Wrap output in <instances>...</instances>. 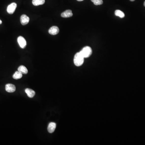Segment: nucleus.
I'll list each match as a JSON object with an SVG mask.
<instances>
[{"instance_id": "f257e3e1", "label": "nucleus", "mask_w": 145, "mask_h": 145, "mask_svg": "<svg viewBox=\"0 0 145 145\" xmlns=\"http://www.w3.org/2000/svg\"><path fill=\"white\" fill-rule=\"evenodd\" d=\"M74 63L75 65L79 67L83 65L84 61V58L80 52L77 53L75 55L74 58Z\"/></svg>"}, {"instance_id": "f03ea898", "label": "nucleus", "mask_w": 145, "mask_h": 145, "mask_svg": "<svg viewBox=\"0 0 145 145\" xmlns=\"http://www.w3.org/2000/svg\"><path fill=\"white\" fill-rule=\"evenodd\" d=\"M79 52L84 57V58H86L89 57L91 55L92 53V51L91 48L87 46L84 47Z\"/></svg>"}, {"instance_id": "7ed1b4c3", "label": "nucleus", "mask_w": 145, "mask_h": 145, "mask_svg": "<svg viewBox=\"0 0 145 145\" xmlns=\"http://www.w3.org/2000/svg\"><path fill=\"white\" fill-rule=\"evenodd\" d=\"M17 4L13 2L8 6L7 8V11L10 14H12L14 13L17 7Z\"/></svg>"}, {"instance_id": "20e7f679", "label": "nucleus", "mask_w": 145, "mask_h": 145, "mask_svg": "<svg viewBox=\"0 0 145 145\" xmlns=\"http://www.w3.org/2000/svg\"><path fill=\"white\" fill-rule=\"evenodd\" d=\"M17 41L21 48H24L26 47L27 43L26 40L25 39L24 37L21 36H19L17 38Z\"/></svg>"}, {"instance_id": "39448f33", "label": "nucleus", "mask_w": 145, "mask_h": 145, "mask_svg": "<svg viewBox=\"0 0 145 145\" xmlns=\"http://www.w3.org/2000/svg\"><path fill=\"white\" fill-rule=\"evenodd\" d=\"M5 90L8 92H14L16 90V87L12 84H7L5 86Z\"/></svg>"}, {"instance_id": "423d86ee", "label": "nucleus", "mask_w": 145, "mask_h": 145, "mask_svg": "<svg viewBox=\"0 0 145 145\" xmlns=\"http://www.w3.org/2000/svg\"><path fill=\"white\" fill-rule=\"evenodd\" d=\"M29 21V18L26 14H23L20 18V21L22 25H26L28 24Z\"/></svg>"}, {"instance_id": "0eeeda50", "label": "nucleus", "mask_w": 145, "mask_h": 145, "mask_svg": "<svg viewBox=\"0 0 145 145\" xmlns=\"http://www.w3.org/2000/svg\"><path fill=\"white\" fill-rule=\"evenodd\" d=\"M59 28L56 26H54L53 27H51L48 30V32L49 34L52 35L57 34L59 33Z\"/></svg>"}, {"instance_id": "6e6552de", "label": "nucleus", "mask_w": 145, "mask_h": 145, "mask_svg": "<svg viewBox=\"0 0 145 145\" xmlns=\"http://www.w3.org/2000/svg\"><path fill=\"white\" fill-rule=\"evenodd\" d=\"M72 11L71 10H67L62 13L61 16L62 17L64 18H67L70 17L72 16Z\"/></svg>"}, {"instance_id": "1a4fd4ad", "label": "nucleus", "mask_w": 145, "mask_h": 145, "mask_svg": "<svg viewBox=\"0 0 145 145\" xmlns=\"http://www.w3.org/2000/svg\"><path fill=\"white\" fill-rule=\"evenodd\" d=\"M56 127V124L55 123H50L48 127V132L50 133H53L55 131Z\"/></svg>"}, {"instance_id": "9d476101", "label": "nucleus", "mask_w": 145, "mask_h": 145, "mask_svg": "<svg viewBox=\"0 0 145 145\" xmlns=\"http://www.w3.org/2000/svg\"><path fill=\"white\" fill-rule=\"evenodd\" d=\"M25 92L27 94L28 96L30 98H32L33 97H34L36 94L34 91L29 88L26 89H25Z\"/></svg>"}, {"instance_id": "9b49d317", "label": "nucleus", "mask_w": 145, "mask_h": 145, "mask_svg": "<svg viewBox=\"0 0 145 145\" xmlns=\"http://www.w3.org/2000/svg\"><path fill=\"white\" fill-rule=\"evenodd\" d=\"M18 71L21 72V73L24 74H26L28 73V70L26 67H25L23 65H21L18 67Z\"/></svg>"}, {"instance_id": "f8f14e48", "label": "nucleus", "mask_w": 145, "mask_h": 145, "mask_svg": "<svg viewBox=\"0 0 145 145\" xmlns=\"http://www.w3.org/2000/svg\"><path fill=\"white\" fill-rule=\"evenodd\" d=\"M45 2V0H33L32 4L34 6L43 5Z\"/></svg>"}, {"instance_id": "ddd939ff", "label": "nucleus", "mask_w": 145, "mask_h": 145, "mask_svg": "<svg viewBox=\"0 0 145 145\" xmlns=\"http://www.w3.org/2000/svg\"><path fill=\"white\" fill-rule=\"evenodd\" d=\"M22 74H23L21 73V72H20L19 71H17L14 72L13 77L15 79H19L22 77Z\"/></svg>"}, {"instance_id": "4468645a", "label": "nucleus", "mask_w": 145, "mask_h": 145, "mask_svg": "<svg viewBox=\"0 0 145 145\" xmlns=\"http://www.w3.org/2000/svg\"><path fill=\"white\" fill-rule=\"evenodd\" d=\"M115 15L120 17V18H123L125 17L124 13L119 10H116L115 11Z\"/></svg>"}, {"instance_id": "2eb2a0df", "label": "nucleus", "mask_w": 145, "mask_h": 145, "mask_svg": "<svg viewBox=\"0 0 145 145\" xmlns=\"http://www.w3.org/2000/svg\"><path fill=\"white\" fill-rule=\"evenodd\" d=\"M96 5H99L102 4V0H91Z\"/></svg>"}, {"instance_id": "dca6fc26", "label": "nucleus", "mask_w": 145, "mask_h": 145, "mask_svg": "<svg viewBox=\"0 0 145 145\" xmlns=\"http://www.w3.org/2000/svg\"><path fill=\"white\" fill-rule=\"evenodd\" d=\"M2 23V21H1V20L0 19V24H1Z\"/></svg>"}, {"instance_id": "f3484780", "label": "nucleus", "mask_w": 145, "mask_h": 145, "mask_svg": "<svg viewBox=\"0 0 145 145\" xmlns=\"http://www.w3.org/2000/svg\"><path fill=\"white\" fill-rule=\"evenodd\" d=\"M77 0L78 1H83V0Z\"/></svg>"}, {"instance_id": "a211bd4d", "label": "nucleus", "mask_w": 145, "mask_h": 145, "mask_svg": "<svg viewBox=\"0 0 145 145\" xmlns=\"http://www.w3.org/2000/svg\"><path fill=\"white\" fill-rule=\"evenodd\" d=\"M131 1H134L135 0H130Z\"/></svg>"}, {"instance_id": "6ab92c4d", "label": "nucleus", "mask_w": 145, "mask_h": 145, "mask_svg": "<svg viewBox=\"0 0 145 145\" xmlns=\"http://www.w3.org/2000/svg\"><path fill=\"white\" fill-rule=\"evenodd\" d=\"M144 7H145V2H144Z\"/></svg>"}]
</instances>
